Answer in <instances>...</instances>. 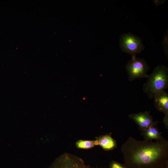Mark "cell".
Wrapping results in <instances>:
<instances>
[{
    "label": "cell",
    "instance_id": "obj_12",
    "mask_svg": "<svg viewBox=\"0 0 168 168\" xmlns=\"http://www.w3.org/2000/svg\"><path fill=\"white\" fill-rule=\"evenodd\" d=\"M163 122L166 128H168V114H164Z\"/></svg>",
    "mask_w": 168,
    "mask_h": 168
},
{
    "label": "cell",
    "instance_id": "obj_2",
    "mask_svg": "<svg viewBox=\"0 0 168 168\" xmlns=\"http://www.w3.org/2000/svg\"><path fill=\"white\" fill-rule=\"evenodd\" d=\"M143 86L142 91L150 99L168 87V68L164 65L156 66L147 78Z\"/></svg>",
    "mask_w": 168,
    "mask_h": 168
},
{
    "label": "cell",
    "instance_id": "obj_5",
    "mask_svg": "<svg viewBox=\"0 0 168 168\" xmlns=\"http://www.w3.org/2000/svg\"><path fill=\"white\" fill-rule=\"evenodd\" d=\"M49 168H94L85 164L81 157L66 152L61 155Z\"/></svg>",
    "mask_w": 168,
    "mask_h": 168
},
{
    "label": "cell",
    "instance_id": "obj_9",
    "mask_svg": "<svg viewBox=\"0 0 168 168\" xmlns=\"http://www.w3.org/2000/svg\"><path fill=\"white\" fill-rule=\"evenodd\" d=\"M141 131V134L145 141H161L165 139V138L161 135V133L158 130L157 124L151 126Z\"/></svg>",
    "mask_w": 168,
    "mask_h": 168
},
{
    "label": "cell",
    "instance_id": "obj_10",
    "mask_svg": "<svg viewBox=\"0 0 168 168\" xmlns=\"http://www.w3.org/2000/svg\"><path fill=\"white\" fill-rule=\"evenodd\" d=\"M75 145L78 148L88 149L98 145V144L96 139L93 140H79L76 142Z\"/></svg>",
    "mask_w": 168,
    "mask_h": 168
},
{
    "label": "cell",
    "instance_id": "obj_7",
    "mask_svg": "<svg viewBox=\"0 0 168 168\" xmlns=\"http://www.w3.org/2000/svg\"><path fill=\"white\" fill-rule=\"evenodd\" d=\"M155 108L164 114H168V94L165 91L156 94L153 98Z\"/></svg>",
    "mask_w": 168,
    "mask_h": 168
},
{
    "label": "cell",
    "instance_id": "obj_3",
    "mask_svg": "<svg viewBox=\"0 0 168 168\" xmlns=\"http://www.w3.org/2000/svg\"><path fill=\"white\" fill-rule=\"evenodd\" d=\"M125 68L128 75V80L132 81L136 79L147 78V73L150 67L143 58L132 56L131 59L127 63Z\"/></svg>",
    "mask_w": 168,
    "mask_h": 168
},
{
    "label": "cell",
    "instance_id": "obj_8",
    "mask_svg": "<svg viewBox=\"0 0 168 168\" xmlns=\"http://www.w3.org/2000/svg\"><path fill=\"white\" fill-rule=\"evenodd\" d=\"M96 139L98 145L105 151H111L117 147L116 141L112 137L111 133L96 137Z\"/></svg>",
    "mask_w": 168,
    "mask_h": 168
},
{
    "label": "cell",
    "instance_id": "obj_6",
    "mask_svg": "<svg viewBox=\"0 0 168 168\" xmlns=\"http://www.w3.org/2000/svg\"><path fill=\"white\" fill-rule=\"evenodd\" d=\"M150 111H145L137 113H131L128 115L130 119H132L138 125L141 131L149 127L157 124L158 122L153 120L152 117L150 115Z\"/></svg>",
    "mask_w": 168,
    "mask_h": 168
},
{
    "label": "cell",
    "instance_id": "obj_4",
    "mask_svg": "<svg viewBox=\"0 0 168 168\" xmlns=\"http://www.w3.org/2000/svg\"><path fill=\"white\" fill-rule=\"evenodd\" d=\"M119 46L123 52L132 56H136L145 49L140 38L130 33L121 35L120 38Z\"/></svg>",
    "mask_w": 168,
    "mask_h": 168
},
{
    "label": "cell",
    "instance_id": "obj_13",
    "mask_svg": "<svg viewBox=\"0 0 168 168\" xmlns=\"http://www.w3.org/2000/svg\"><path fill=\"white\" fill-rule=\"evenodd\" d=\"M166 168H168V166H167Z\"/></svg>",
    "mask_w": 168,
    "mask_h": 168
},
{
    "label": "cell",
    "instance_id": "obj_11",
    "mask_svg": "<svg viewBox=\"0 0 168 168\" xmlns=\"http://www.w3.org/2000/svg\"><path fill=\"white\" fill-rule=\"evenodd\" d=\"M109 167V168H127L123 164L114 160L110 162Z\"/></svg>",
    "mask_w": 168,
    "mask_h": 168
},
{
    "label": "cell",
    "instance_id": "obj_1",
    "mask_svg": "<svg viewBox=\"0 0 168 168\" xmlns=\"http://www.w3.org/2000/svg\"><path fill=\"white\" fill-rule=\"evenodd\" d=\"M123 164L127 168H166L168 141H139L129 137L121 146Z\"/></svg>",
    "mask_w": 168,
    "mask_h": 168
}]
</instances>
